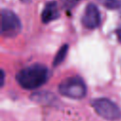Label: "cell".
Returning <instances> with one entry per match:
<instances>
[{"mask_svg":"<svg viewBox=\"0 0 121 121\" xmlns=\"http://www.w3.org/2000/svg\"><path fill=\"white\" fill-rule=\"evenodd\" d=\"M98 2L109 9H117L121 7V0H98Z\"/></svg>","mask_w":121,"mask_h":121,"instance_id":"obj_8","label":"cell"},{"mask_svg":"<svg viewBox=\"0 0 121 121\" xmlns=\"http://www.w3.org/2000/svg\"><path fill=\"white\" fill-rule=\"evenodd\" d=\"M49 69L41 63H34L21 69L16 75L18 84L26 90H34L43 86L49 78Z\"/></svg>","mask_w":121,"mask_h":121,"instance_id":"obj_1","label":"cell"},{"mask_svg":"<svg viewBox=\"0 0 121 121\" xmlns=\"http://www.w3.org/2000/svg\"><path fill=\"white\" fill-rule=\"evenodd\" d=\"M1 78H2V80H1V85L3 86V85H4V79H5V72H4V70H1Z\"/></svg>","mask_w":121,"mask_h":121,"instance_id":"obj_10","label":"cell"},{"mask_svg":"<svg viewBox=\"0 0 121 121\" xmlns=\"http://www.w3.org/2000/svg\"><path fill=\"white\" fill-rule=\"evenodd\" d=\"M79 0H62L63 4L66 6V7H72L74 6L77 2H78Z\"/></svg>","mask_w":121,"mask_h":121,"instance_id":"obj_9","label":"cell"},{"mask_svg":"<svg viewBox=\"0 0 121 121\" xmlns=\"http://www.w3.org/2000/svg\"><path fill=\"white\" fill-rule=\"evenodd\" d=\"M60 17V11L58 5L55 1L47 2L42 11V21L44 24H48L51 21H54Z\"/></svg>","mask_w":121,"mask_h":121,"instance_id":"obj_6","label":"cell"},{"mask_svg":"<svg viewBox=\"0 0 121 121\" xmlns=\"http://www.w3.org/2000/svg\"><path fill=\"white\" fill-rule=\"evenodd\" d=\"M58 90L61 95L72 99H81L87 93L86 84L78 76H73L63 79L59 84Z\"/></svg>","mask_w":121,"mask_h":121,"instance_id":"obj_2","label":"cell"},{"mask_svg":"<svg viewBox=\"0 0 121 121\" xmlns=\"http://www.w3.org/2000/svg\"><path fill=\"white\" fill-rule=\"evenodd\" d=\"M1 34L4 37H14L22 29V24L19 17L8 9H1Z\"/></svg>","mask_w":121,"mask_h":121,"instance_id":"obj_4","label":"cell"},{"mask_svg":"<svg viewBox=\"0 0 121 121\" xmlns=\"http://www.w3.org/2000/svg\"><path fill=\"white\" fill-rule=\"evenodd\" d=\"M95 112L102 118L109 121H116L121 118V110L116 103L106 97L95 98L92 101Z\"/></svg>","mask_w":121,"mask_h":121,"instance_id":"obj_3","label":"cell"},{"mask_svg":"<svg viewBox=\"0 0 121 121\" xmlns=\"http://www.w3.org/2000/svg\"><path fill=\"white\" fill-rule=\"evenodd\" d=\"M21 2H23V3H29V2H31V0H21Z\"/></svg>","mask_w":121,"mask_h":121,"instance_id":"obj_12","label":"cell"},{"mask_svg":"<svg viewBox=\"0 0 121 121\" xmlns=\"http://www.w3.org/2000/svg\"><path fill=\"white\" fill-rule=\"evenodd\" d=\"M116 34H117V37H118L119 41H121V26L117 28V30H116Z\"/></svg>","mask_w":121,"mask_h":121,"instance_id":"obj_11","label":"cell"},{"mask_svg":"<svg viewBox=\"0 0 121 121\" xmlns=\"http://www.w3.org/2000/svg\"><path fill=\"white\" fill-rule=\"evenodd\" d=\"M68 49H69V45L65 43V44H63V45L58 50V52L56 53L55 58H54V60H53V66H54V67L58 66L59 64H60V63L64 60V59H65V57H66V55H67Z\"/></svg>","mask_w":121,"mask_h":121,"instance_id":"obj_7","label":"cell"},{"mask_svg":"<svg viewBox=\"0 0 121 121\" xmlns=\"http://www.w3.org/2000/svg\"><path fill=\"white\" fill-rule=\"evenodd\" d=\"M119 13H120V16H121V7L119 8Z\"/></svg>","mask_w":121,"mask_h":121,"instance_id":"obj_13","label":"cell"},{"mask_svg":"<svg viewBox=\"0 0 121 121\" xmlns=\"http://www.w3.org/2000/svg\"><path fill=\"white\" fill-rule=\"evenodd\" d=\"M100 22L101 16L97 6L95 3L87 4L81 18V23L83 26L88 29H94L100 25Z\"/></svg>","mask_w":121,"mask_h":121,"instance_id":"obj_5","label":"cell"}]
</instances>
